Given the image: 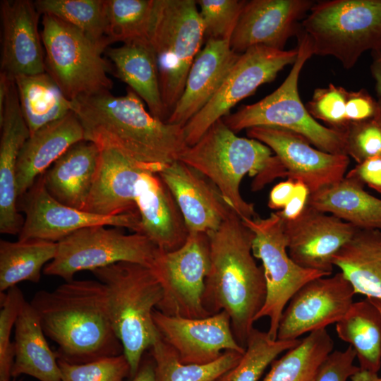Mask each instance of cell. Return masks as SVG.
Instances as JSON below:
<instances>
[{
    "label": "cell",
    "mask_w": 381,
    "mask_h": 381,
    "mask_svg": "<svg viewBox=\"0 0 381 381\" xmlns=\"http://www.w3.org/2000/svg\"><path fill=\"white\" fill-rule=\"evenodd\" d=\"M84 140L99 149L116 151L147 170L159 173L178 160L187 146L182 126L155 117L131 88L114 96L110 91L72 101Z\"/></svg>",
    "instance_id": "cell-1"
},
{
    "label": "cell",
    "mask_w": 381,
    "mask_h": 381,
    "mask_svg": "<svg viewBox=\"0 0 381 381\" xmlns=\"http://www.w3.org/2000/svg\"><path fill=\"white\" fill-rule=\"evenodd\" d=\"M46 335L58 346V358L84 363L123 353L99 280H70L39 291L30 302Z\"/></svg>",
    "instance_id": "cell-2"
},
{
    "label": "cell",
    "mask_w": 381,
    "mask_h": 381,
    "mask_svg": "<svg viewBox=\"0 0 381 381\" xmlns=\"http://www.w3.org/2000/svg\"><path fill=\"white\" fill-rule=\"evenodd\" d=\"M208 236L210 267L203 303L210 315L222 310L227 313L236 341L246 349L267 295L263 268L253 254L254 234L232 210L220 227Z\"/></svg>",
    "instance_id": "cell-3"
},
{
    "label": "cell",
    "mask_w": 381,
    "mask_h": 381,
    "mask_svg": "<svg viewBox=\"0 0 381 381\" xmlns=\"http://www.w3.org/2000/svg\"><path fill=\"white\" fill-rule=\"evenodd\" d=\"M178 160L206 177L225 202L241 219L258 217L254 205L240 192L244 176L254 178L253 191L260 190L278 177H286L279 158L262 143L238 136L222 121L214 122L193 145L186 146Z\"/></svg>",
    "instance_id": "cell-4"
},
{
    "label": "cell",
    "mask_w": 381,
    "mask_h": 381,
    "mask_svg": "<svg viewBox=\"0 0 381 381\" xmlns=\"http://www.w3.org/2000/svg\"><path fill=\"white\" fill-rule=\"evenodd\" d=\"M92 272L104 286L109 315L132 378L144 352L160 337L152 313L162 297L161 284L151 268L134 262H120Z\"/></svg>",
    "instance_id": "cell-5"
},
{
    "label": "cell",
    "mask_w": 381,
    "mask_h": 381,
    "mask_svg": "<svg viewBox=\"0 0 381 381\" xmlns=\"http://www.w3.org/2000/svg\"><path fill=\"white\" fill-rule=\"evenodd\" d=\"M297 37L296 60L278 88L261 100L242 106L222 119L235 133L257 126L280 128L302 135L322 151L347 155L344 132L322 125L301 102L299 75L313 51L309 37L302 30Z\"/></svg>",
    "instance_id": "cell-6"
},
{
    "label": "cell",
    "mask_w": 381,
    "mask_h": 381,
    "mask_svg": "<svg viewBox=\"0 0 381 381\" xmlns=\"http://www.w3.org/2000/svg\"><path fill=\"white\" fill-rule=\"evenodd\" d=\"M301 30L313 55L332 56L351 68L364 52L381 50V0L315 1Z\"/></svg>",
    "instance_id": "cell-7"
},
{
    "label": "cell",
    "mask_w": 381,
    "mask_h": 381,
    "mask_svg": "<svg viewBox=\"0 0 381 381\" xmlns=\"http://www.w3.org/2000/svg\"><path fill=\"white\" fill-rule=\"evenodd\" d=\"M205 38L195 0H154L147 39L157 56L162 98L169 116L181 97Z\"/></svg>",
    "instance_id": "cell-8"
},
{
    "label": "cell",
    "mask_w": 381,
    "mask_h": 381,
    "mask_svg": "<svg viewBox=\"0 0 381 381\" xmlns=\"http://www.w3.org/2000/svg\"><path fill=\"white\" fill-rule=\"evenodd\" d=\"M42 24L46 72L68 99L111 90V67L102 56L107 48L53 16L42 15Z\"/></svg>",
    "instance_id": "cell-9"
},
{
    "label": "cell",
    "mask_w": 381,
    "mask_h": 381,
    "mask_svg": "<svg viewBox=\"0 0 381 381\" xmlns=\"http://www.w3.org/2000/svg\"><path fill=\"white\" fill-rule=\"evenodd\" d=\"M107 226L83 228L57 242L56 255L44 267V274L66 282L78 272H92L120 262L152 267L159 249L147 236Z\"/></svg>",
    "instance_id": "cell-10"
},
{
    "label": "cell",
    "mask_w": 381,
    "mask_h": 381,
    "mask_svg": "<svg viewBox=\"0 0 381 381\" xmlns=\"http://www.w3.org/2000/svg\"><path fill=\"white\" fill-rule=\"evenodd\" d=\"M253 233L252 250L262 262L267 295L265 303L255 318L269 319L270 337L277 339L282 314L293 295L307 282L327 274L303 268L289 256L284 229V219L278 212L267 217L241 219Z\"/></svg>",
    "instance_id": "cell-11"
},
{
    "label": "cell",
    "mask_w": 381,
    "mask_h": 381,
    "mask_svg": "<svg viewBox=\"0 0 381 381\" xmlns=\"http://www.w3.org/2000/svg\"><path fill=\"white\" fill-rule=\"evenodd\" d=\"M210 267L208 234L190 233L173 251H159L151 269L162 297L157 310L169 316L200 319L210 316L203 303L205 279Z\"/></svg>",
    "instance_id": "cell-12"
},
{
    "label": "cell",
    "mask_w": 381,
    "mask_h": 381,
    "mask_svg": "<svg viewBox=\"0 0 381 381\" xmlns=\"http://www.w3.org/2000/svg\"><path fill=\"white\" fill-rule=\"evenodd\" d=\"M297 56V47L278 50L263 46L241 54L216 94L183 127L186 145L195 144L214 122L229 114L236 104L260 85L274 80L287 65H293Z\"/></svg>",
    "instance_id": "cell-13"
},
{
    "label": "cell",
    "mask_w": 381,
    "mask_h": 381,
    "mask_svg": "<svg viewBox=\"0 0 381 381\" xmlns=\"http://www.w3.org/2000/svg\"><path fill=\"white\" fill-rule=\"evenodd\" d=\"M20 200L18 210L25 214L18 234L20 241L40 239L57 243L79 229L99 225L126 228L140 234L138 212L103 216L69 207L51 196L42 176Z\"/></svg>",
    "instance_id": "cell-14"
},
{
    "label": "cell",
    "mask_w": 381,
    "mask_h": 381,
    "mask_svg": "<svg viewBox=\"0 0 381 381\" xmlns=\"http://www.w3.org/2000/svg\"><path fill=\"white\" fill-rule=\"evenodd\" d=\"M355 291L340 271L315 278L301 287L286 306L277 339L292 341L338 322L351 308Z\"/></svg>",
    "instance_id": "cell-15"
},
{
    "label": "cell",
    "mask_w": 381,
    "mask_h": 381,
    "mask_svg": "<svg viewBox=\"0 0 381 381\" xmlns=\"http://www.w3.org/2000/svg\"><path fill=\"white\" fill-rule=\"evenodd\" d=\"M248 138L269 147L279 158L286 177L304 183L310 193L341 181L349 165V157L322 151L302 135L268 126L246 130Z\"/></svg>",
    "instance_id": "cell-16"
},
{
    "label": "cell",
    "mask_w": 381,
    "mask_h": 381,
    "mask_svg": "<svg viewBox=\"0 0 381 381\" xmlns=\"http://www.w3.org/2000/svg\"><path fill=\"white\" fill-rule=\"evenodd\" d=\"M155 325L162 339L186 364H207L217 360L224 351L243 354L246 349L236 341L231 320L224 310L205 318L169 316L155 309Z\"/></svg>",
    "instance_id": "cell-17"
},
{
    "label": "cell",
    "mask_w": 381,
    "mask_h": 381,
    "mask_svg": "<svg viewBox=\"0 0 381 381\" xmlns=\"http://www.w3.org/2000/svg\"><path fill=\"white\" fill-rule=\"evenodd\" d=\"M315 3L312 0L246 1L230 39L234 52L263 46L284 50L290 37L300 32L301 23Z\"/></svg>",
    "instance_id": "cell-18"
},
{
    "label": "cell",
    "mask_w": 381,
    "mask_h": 381,
    "mask_svg": "<svg viewBox=\"0 0 381 381\" xmlns=\"http://www.w3.org/2000/svg\"><path fill=\"white\" fill-rule=\"evenodd\" d=\"M284 229L290 258L303 268L327 275L333 272L334 255L357 230L334 215L308 205L296 219H284Z\"/></svg>",
    "instance_id": "cell-19"
},
{
    "label": "cell",
    "mask_w": 381,
    "mask_h": 381,
    "mask_svg": "<svg viewBox=\"0 0 381 381\" xmlns=\"http://www.w3.org/2000/svg\"><path fill=\"white\" fill-rule=\"evenodd\" d=\"M40 15L30 0L0 2V71L13 78L46 72L45 53L38 29Z\"/></svg>",
    "instance_id": "cell-20"
},
{
    "label": "cell",
    "mask_w": 381,
    "mask_h": 381,
    "mask_svg": "<svg viewBox=\"0 0 381 381\" xmlns=\"http://www.w3.org/2000/svg\"><path fill=\"white\" fill-rule=\"evenodd\" d=\"M158 174L172 193L190 233L210 234L217 231L232 210L215 186L179 160Z\"/></svg>",
    "instance_id": "cell-21"
},
{
    "label": "cell",
    "mask_w": 381,
    "mask_h": 381,
    "mask_svg": "<svg viewBox=\"0 0 381 381\" xmlns=\"http://www.w3.org/2000/svg\"><path fill=\"white\" fill-rule=\"evenodd\" d=\"M0 232L19 234L24 219L18 212L16 169L19 153L30 135L12 81L0 116Z\"/></svg>",
    "instance_id": "cell-22"
},
{
    "label": "cell",
    "mask_w": 381,
    "mask_h": 381,
    "mask_svg": "<svg viewBox=\"0 0 381 381\" xmlns=\"http://www.w3.org/2000/svg\"><path fill=\"white\" fill-rule=\"evenodd\" d=\"M239 54L229 40H207L188 71L183 92L167 122L183 127L216 94Z\"/></svg>",
    "instance_id": "cell-23"
},
{
    "label": "cell",
    "mask_w": 381,
    "mask_h": 381,
    "mask_svg": "<svg viewBox=\"0 0 381 381\" xmlns=\"http://www.w3.org/2000/svg\"><path fill=\"white\" fill-rule=\"evenodd\" d=\"M135 204L140 218V234L157 248L173 251L186 243L189 231L184 219L158 173H142L137 184Z\"/></svg>",
    "instance_id": "cell-24"
},
{
    "label": "cell",
    "mask_w": 381,
    "mask_h": 381,
    "mask_svg": "<svg viewBox=\"0 0 381 381\" xmlns=\"http://www.w3.org/2000/svg\"><path fill=\"white\" fill-rule=\"evenodd\" d=\"M100 150L97 174L83 211L103 216L138 212V181L142 173L149 170L116 151Z\"/></svg>",
    "instance_id": "cell-25"
},
{
    "label": "cell",
    "mask_w": 381,
    "mask_h": 381,
    "mask_svg": "<svg viewBox=\"0 0 381 381\" xmlns=\"http://www.w3.org/2000/svg\"><path fill=\"white\" fill-rule=\"evenodd\" d=\"M83 140L82 125L73 111L30 135L17 162L18 200L72 145Z\"/></svg>",
    "instance_id": "cell-26"
},
{
    "label": "cell",
    "mask_w": 381,
    "mask_h": 381,
    "mask_svg": "<svg viewBox=\"0 0 381 381\" xmlns=\"http://www.w3.org/2000/svg\"><path fill=\"white\" fill-rule=\"evenodd\" d=\"M100 153L97 145L85 140L72 145L42 175L47 192L59 202L83 210Z\"/></svg>",
    "instance_id": "cell-27"
},
{
    "label": "cell",
    "mask_w": 381,
    "mask_h": 381,
    "mask_svg": "<svg viewBox=\"0 0 381 381\" xmlns=\"http://www.w3.org/2000/svg\"><path fill=\"white\" fill-rule=\"evenodd\" d=\"M116 69V75L145 102L149 111L166 121L157 59L147 38L138 39L106 49Z\"/></svg>",
    "instance_id": "cell-28"
},
{
    "label": "cell",
    "mask_w": 381,
    "mask_h": 381,
    "mask_svg": "<svg viewBox=\"0 0 381 381\" xmlns=\"http://www.w3.org/2000/svg\"><path fill=\"white\" fill-rule=\"evenodd\" d=\"M11 376L27 375L40 381H61L57 355L49 347L40 318L25 300L15 324Z\"/></svg>",
    "instance_id": "cell-29"
},
{
    "label": "cell",
    "mask_w": 381,
    "mask_h": 381,
    "mask_svg": "<svg viewBox=\"0 0 381 381\" xmlns=\"http://www.w3.org/2000/svg\"><path fill=\"white\" fill-rule=\"evenodd\" d=\"M307 205L329 213L359 229L381 231V199L364 190L356 178L341 181L310 194Z\"/></svg>",
    "instance_id": "cell-30"
},
{
    "label": "cell",
    "mask_w": 381,
    "mask_h": 381,
    "mask_svg": "<svg viewBox=\"0 0 381 381\" xmlns=\"http://www.w3.org/2000/svg\"><path fill=\"white\" fill-rule=\"evenodd\" d=\"M355 294L381 300V231L357 229L333 257Z\"/></svg>",
    "instance_id": "cell-31"
},
{
    "label": "cell",
    "mask_w": 381,
    "mask_h": 381,
    "mask_svg": "<svg viewBox=\"0 0 381 381\" xmlns=\"http://www.w3.org/2000/svg\"><path fill=\"white\" fill-rule=\"evenodd\" d=\"M339 338L352 346L361 370L378 373L381 368V312L366 298L353 302L336 323Z\"/></svg>",
    "instance_id": "cell-32"
},
{
    "label": "cell",
    "mask_w": 381,
    "mask_h": 381,
    "mask_svg": "<svg viewBox=\"0 0 381 381\" xmlns=\"http://www.w3.org/2000/svg\"><path fill=\"white\" fill-rule=\"evenodd\" d=\"M30 135L72 111V101L47 72L13 78Z\"/></svg>",
    "instance_id": "cell-33"
},
{
    "label": "cell",
    "mask_w": 381,
    "mask_h": 381,
    "mask_svg": "<svg viewBox=\"0 0 381 381\" xmlns=\"http://www.w3.org/2000/svg\"><path fill=\"white\" fill-rule=\"evenodd\" d=\"M56 249L57 243L44 240H1L0 291L24 281L37 283L42 268L54 258Z\"/></svg>",
    "instance_id": "cell-34"
},
{
    "label": "cell",
    "mask_w": 381,
    "mask_h": 381,
    "mask_svg": "<svg viewBox=\"0 0 381 381\" xmlns=\"http://www.w3.org/2000/svg\"><path fill=\"white\" fill-rule=\"evenodd\" d=\"M155 381H217L234 369L243 354L226 351L216 361L202 365L186 364L161 337L150 348Z\"/></svg>",
    "instance_id": "cell-35"
},
{
    "label": "cell",
    "mask_w": 381,
    "mask_h": 381,
    "mask_svg": "<svg viewBox=\"0 0 381 381\" xmlns=\"http://www.w3.org/2000/svg\"><path fill=\"white\" fill-rule=\"evenodd\" d=\"M333 349L334 341L326 329L312 332L275 359L262 381H311Z\"/></svg>",
    "instance_id": "cell-36"
},
{
    "label": "cell",
    "mask_w": 381,
    "mask_h": 381,
    "mask_svg": "<svg viewBox=\"0 0 381 381\" xmlns=\"http://www.w3.org/2000/svg\"><path fill=\"white\" fill-rule=\"evenodd\" d=\"M34 3L40 14L53 16L108 48L104 0H37Z\"/></svg>",
    "instance_id": "cell-37"
},
{
    "label": "cell",
    "mask_w": 381,
    "mask_h": 381,
    "mask_svg": "<svg viewBox=\"0 0 381 381\" xmlns=\"http://www.w3.org/2000/svg\"><path fill=\"white\" fill-rule=\"evenodd\" d=\"M109 44L147 38L154 0H104Z\"/></svg>",
    "instance_id": "cell-38"
},
{
    "label": "cell",
    "mask_w": 381,
    "mask_h": 381,
    "mask_svg": "<svg viewBox=\"0 0 381 381\" xmlns=\"http://www.w3.org/2000/svg\"><path fill=\"white\" fill-rule=\"evenodd\" d=\"M301 339H273L267 332L253 328L239 363L231 370V381H258L267 366L282 353L296 346Z\"/></svg>",
    "instance_id": "cell-39"
},
{
    "label": "cell",
    "mask_w": 381,
    "mask_h": 381,
    "mask_svg": "<svg viewBox=\"0 0 381 381\" xmlns=\"http://www.w3.org/2000/svg\"><path fill=\"white\" fill-rule=\"evenodd\" d=\"M61 381H123L131 377V367L123 353L84 363L58 358Z\"/></svg>",
    "instance_id": "cell-40"
},
{
    "label": "cell",
    "mask_w": 381,
    "mask_h": 381,
    "mask_svg": "<svg viewBox=\"0 0 381 381\" xmlns=\"http://www.w3.org/2000/svg\"><path fill=\"white\" fill-rule=\"evenodd\" d=\"M246 1H196L207 40H229Z\"/></svg>",
    "instance_id": "cell-41"
},
{
    "label": "cell",
    "mask_w": 381,
    "mask_h": 381,
    "mask_svg": "<svg viewBox=\"0 0 381 381\" xmlns=\"http://www.w3.org/2000/svg\"><path fill=\"white\" fill-rule=\"evenodd\" d=\"M25 300L17 286L0 294V381H9L12 377L14 344L11 335Z\"/></svg>",
    "instance_id": "cell-42"
},
{
    "label": "cell",
    "mask_w": 381,
    "mask_h": 381,
    "mask_svg": "<svg viewBox=\"0 0 381 381\" xmlns=\"http://www.w3.org/2000/svg\"><path fill=\"white\" fill-rule=\"evenodd\" d=\"M348 90L332 83L315 90L306 109L316 120H320L329 128L343 131L346 126V102Z\"/></svg>",
    "instance_id": "cell-43"
},
{
    "label": "cell",
    "mask_w": 381,
    "mask_h": 381,
    "mask_svg": "<svg viewBox=\"0 0 381 381\" xmlns=\"http://www.w3.org/2000/svg\"><path fill=\"white\" fill-rule=\"evenodd\" d=\"M343 131L346 155L357 164L381 156V125L376 119L351 123Z\"/></svg>",
    "instance_id": "cell-44"
},
{
    "label": "cell",
    "mask_w": 381,
    "mask_h": 381,
    "mask_svg": "<svg viewBox=\"0 0 381 381\" xmlns=\"http://www.w3.org/2000/svg\"><path fill=\"white\" fill-rule=\"evenodd\" d=\"M356 354L351 346L333 350L320 363L311 381H347L361 368L353 364Z\"/></svg>",
    "instance_id": "cell-45"
},
{
    "label": "cell",
    "mask_w": 381,
    "mask_h": 381,
    "mask_svg": "<svg viewBox=\"0 0 381 381\" xmlns=\"http://www.w3.org/2000/svg\"><path fill=\"white\" fill-rule=\"evenodd\" d=\"M378 111V100L375 99L366 90L348 91L345 115L347 126L351 123L375 119Z\"/></svg>",
    "instance_id": "cell-46"
},
{
    "label": "cell",
    "mask_w": 381,
    "mask_h": 381,
    "mask_svg": "<svg viewBox=\"0 0 381 381\" xmlns=\"http://www.w3.org/2000/svg\"><path fill=\"white\" fill-rule=\"evenodd\" d=\"M381 193V156L369 158L357 164L346 174Z\"/></svg>",
    "instance_id": "cell-47"
},
{
    "label": "cell",
    "mask_w": 381,
    "mask_h": 381,
    "mask_svg": "<svg viewBox=\"0 0 381 381\" xmlns=\"http://www.w3.org/2000/svg\"><path fill=\"white\" fill-rule=\"evenodd\" d=\"M310 194L308 186L300 181H295V186L292 196L281 210L277 211L284 220H292L298 217L306 206Z\"/></svg>",
    "instance_id": "cell-48"
},
{
    "label": "cell",
    "mask_w": 381,
    "mask_h": 381,
    "mask_svg": "<svg viewBox=\"0 0 381 381\" xmlns=\"http://www.w3.org/2000/svg\"><path fill=\"white\" fill-rule=\"evenodd\" d=\"M295 186V181L287 179L276 184L269 195L268 207L272 210H282L290 200Z\"/></svg>",
    "instance_id": "cell-49"
},
{
    "label": "cell",
    "mask_w": 381,
    "mask_h": 381,
    "mask_svg": "<svg viewBox=\"0 0 381 381\" xmlns=\"http://www.w3.org/2000/svg\"><path fill=\"white\" fill-rule=\"evenodd\" d=\"M370 73L375 80V88L378 98H381V50L373 52Z\"/></svg>",
    "instance_id": "cell-50"
},
{
    "label": "cell",
    "mask_w": 381,
    "mask_h": 381,
    "mask_svg": "<svg viewBox=\"0 0 381 381\" xmlns=\"http://www.w3.org/2000/svg\"><path fill=\"white\" fill-rule=\"evenodd\" d=\"M131 381H155L153 360L142 363Z\"/></svg>",
    "instance_id": "cell-51"
},
{
    "label": "cell",
    "mask_w": 381,
    "mask_h": 381,
    "mask_svg": "<svg viewBox=\"0 0 381 381\" xmlns=\"http://www.w3.org/2000/svg\"><path fill=\"white\" fill-rule=\"evenodd\" d=\"M351 381H381V376L376 373L360 370L351 377Z\"/></svg>",
    "instance_id": "cell-52"
},
{
    "label": "cell",
    "mask_w": 381,
    "mask_h": 381,
    "mask_svg": "<svg viewBox=\"0 0 381 381\" xmlns=\"http://www.w3.org/2000/svg\"><path fill=\"white\" fill-rule=\"evenodd\" d=\"M231 370L227 372L226 374L219 378L217 381H231Z\"/></svg>",
    "instance_id": "cell-53"
},
{
    "label": "cell",
    "mask_w": 381,
    "mask_h": 381,
    "mask_svg": "<svg viewBox=\"0 0 381 381\" xmlns=\"http://www.w3.org/2000/svg\"><path fill=\"white\" fill-rule=\"evenodd\" d=\"M377 100H378V104H379V111L375 119L381 125V98H378Z\"/></svg>",
    "instance_id": "cell-54"
},
{
    "label": "cell",
    "mask_w": 381,
    "mask_h": 381,
    "mask_svg": "<svg viewBox=\"0 0 381 381\" xmlns=\"http://www.w3.org/2000/svg\"><path fill=\"white\" fill-rule=\"evenodd\" d=\"M371 302L379 309L381 312V300L369 298Z\"/></svg>",
    "instance_id": "cell-55"
}]
</instances>
